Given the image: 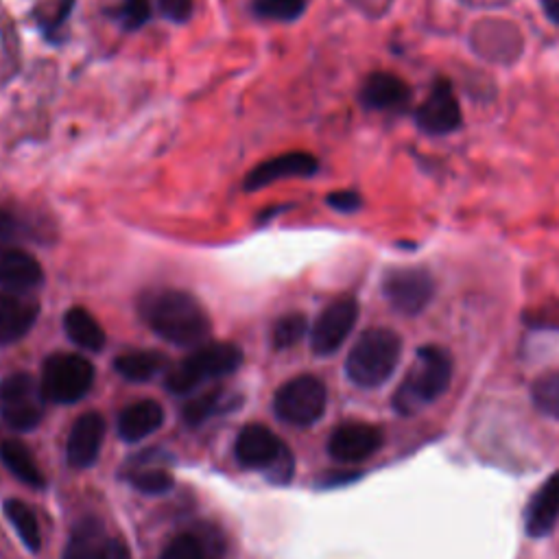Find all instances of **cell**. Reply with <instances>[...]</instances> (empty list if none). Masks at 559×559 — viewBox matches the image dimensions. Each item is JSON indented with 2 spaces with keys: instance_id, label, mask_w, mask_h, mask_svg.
<instances>
[{
  "instance_id": "1",
  "label": "cell",
  "mask_w": 559,
  "mask_h": 559,
  "mask_svg": "<svg viewBox=\"0 0 559 559\" xmlns=\"http://www.w3.org/2000/svg\"><path fill=\"white\" fill-rule=\"evenodd\" d=\"M138 311L160 339L180 348L204 346L212 330L204 304L180 289L147 291L140 297Z\"/></svg>"
},
{
  "instance_id": "2",
  "label": "cell",
  "mask_w": 559,
  "mask_h": 559,
  "mask_svg": "<svg viewBox=\"0 0 559 559\" xmlns=\"http://www.w3.org/2000/svg\"><path fill=\"white\" fill-rule=\"evenodd\" d=\"M453 383V359L439 346H424L394 394V409L400 415H415L442 398Z\"/></svg>"
},
{
  "instance_id": "3",
  "label": "cell",
  "mask_w": 559,
  "mask_h": 559,
  "mask_svg": "<svg viewBox=\"0 0 559 559\" xmlns=\"http://www.w3.org/2000/svg\"><path fill=\"white\" fill-rule=\"evenodd\" d=\"M402 339L389 328H370L356 339L348 359L346 374L356 387L376 389L385 385L398 370Z\"/></svg>"
},
{
  "instance_id": "4",
  "label": "cell",
  "mask_w": 559,
  "mask_h": 559,
  "mask_svg": "<svg viewBox=\"0 0 559 559\" xmlns=\"http://www.w3.org/2000/svg\"><path fill=\"white\" fill-rule=\"evenodd\" d=\"M243 365V350L234 343L214 341L204 343L195 352H190L182 363H177L166 374V387L173 394H188L208 380H217L234 374Z\"/></svg>"
},
{
  "instance_id": "5",
  "label": "cell",
  "mask_w": 559,
  "mask_h": 559,
  "mask_svg": "<svg viewBox=\"0 0 559 559\" xmlns=\"http://www.w3.org/2000/svg\"><path fill=\"white\" fill-rule=\"evenodd\" d=\"M94 383V367L79 354L57 352L42 365V396L53 404H75Z\"/></svg>"
},
{
  "instance_id": "6",
  "label": "cell",
  "mask_w": 559,
  "mask_h": 559,
  "mask_svg": "<svg viewBox=\"0 0 559 559\" xmlns=\"http://www.w3.org/2000/svg\"><path fill=\"white\" fill-rule=\"evenodd\" d=\"M326 404V385L317 376L304 374L291 378L278 389L276 398H273V411L282 422L304 428L313 426L326 413Z\"/></svg>"
},
{
  "instance_id": "7",
  "label": "cell",
  "mask_w": 559,
  "mask_h": 559,
  "mask_svg": "<svg viewBox=\"0 0 559 559\" xmlns=\"http://www.w3.org/2000/svg\"><path fill=\"white\" fill-rule=\"evenodd\" d=\"M42 389L29 374H11L0 383V418L14 431H31L42 420Z\"/></svg>"
},
{
  "instance_id": "8",
  "label": "cell",
  "mask_w": 559,
  "mask_h": 559,
  "mask_svg": "<svg viewBox=\"0 0 559 559\" xmlns=\"http://www.w3.org/2000/svg\"><path fill=\"white\" fill-rule=\"evenodd\" d=\"M383 295L400 315H420L435 295L433 276L422 267H398L387 271Z\"/></svg>"
},
{
  "instance_id": "9",
  "label": "cell",
  "mask_w": 559,
  "mask_h": 559,
  "mask_svg": "<svg viewBox=\"0 0 559 559\" xmlns=\"http://www.w3.org/2000/svg\"><path fill=\"white\" fill-rule=\"evenodd\" d=\"M356 319H359V304L354 297H339V300L328 304L311 330L313 352L317 356L335 354L350 337Z\"/></svg>"
},
{
  "instance_id": "10",
  "label": "cell",
  "mask_w": 559,
  "mask_h": 559,
  "mask_svg": "<svg viewBox=\"0 0 559 559\" xmlns=\"http://www.w3.org/2000/svg\"><path fill=\"white\" fill-rule=\"evenodd\" d=\"M383 431L367 422H346L337 426L328 439V455L339 463H361L383 448Z\"/></svg>"
},
{
  "instance_id": "11",
  "label": "cell",
  "mask_w": 559,
  "mask_h": 559,
  "mask_svg": "<svg viewBox=\"0 0 559 559\" xmlns=\"http://www.w3.org/2000/svg\"><path fill=\"white\" fill-rule=\"evenodd\" d=\"M287 448L289 446H284L280 437L269 431L267 426L249 424L239 433V437H236L234 455L245 468L269 472Z\"/></svg>"
},
{
  "instance_id": "12",
  "label": "cell",
  "mask_w": 559,
  "mask_h": 559,
  "mask_svg": "<svg viewBox=\"0 0 559 559\" xmlns=\"http://www.w3.org/2000/svg\"><path fill=\"white\" fill-rule=\"evenodd\" d=\"M418 125L422 132L433 136L450 134L461 125V107L448 81H435L418 110Z\"/></svg>"
},
{
  "instance_id": "13",
  "label": "cell",
  "mask_w": 559,
  "mask_h": 559,
  "mask_svg": "<svg viewBox=\"0 0 559 559\" xmlns=\"http://www.w3.org/2000/svg\"><path fill=\"white\" fill-rule=\"evenodd\" d=\"M40 315V302L29 293L0 291V346L25 339Z\"/></svg>"
},
{
  "instance_id": "14",
  "label": "cell",
  "mask_w": 559,
  "mask_h": 559,
  "mask_svg": "<svg viewBox=\"0 0 559 559\" xmlns=\"http://www.w3.org/2000/svg\"><path fill=\"white\" fill-rule=\"evenodd\" d=\"M64 559H129L125 544L110 538L99 520H83L75 527Z\"/></svg>"
},
{
  "instance_id": "15",
  "label": "cell",
  "mask_w": 559,
  "mask_h": 559,
  "mask_svg": "<svg viewBox=\"0 0 559 559\" xmlns=\"http://www.w3.org/2000/svg\"><path fill=\"white\" fill-rule=\"evenodd\" d=\"M319 169V162L315 156L306 151H291L282 153V156L271 158L263 164H258L256 169L245 177V190H260L267 188L278 180H287V177H311Z\"/></svg>"
},
{
  "instance_id": "16",
  "label": "cell",
  "mask_w": 559,
  "mask_h": 559,
  "mask_svg": "<svg viewBox=\"0 0 559 559\" xmlns=\"http://www.w3.org/2000/svg\"><path fill=\"white\" fill-rule=\"evenodd\" d=\"M105 437V420L99 413H83L70 428L66 457L77 470L90 468L97 463Z\"/></svg>"
},
{
  "instance_id": "17",
  "label": "cell",
  "mask_w": 559,
  "mask_h": 559,
  "mask_svg": "<svg viewBox=\"0 0 559 559\" xmlns=\"http://www.w3.org/2000/svg\"><path fill=\"white\" fill-rule=\"evenodd\" d=\"M44 280V269L38 258L18 247H0V287L3 291L29 293L40 287Z\"/></svg>"
},
{
  "instance_id": "18",
  "label": "cell",
  "mask_w": 559,
  "mask_h": 559,
  "mask_svg": "<svg viewBox=\"0 0 559 559\" xmlns=\"http://www.w3.org/2000/svg\"><path fill=\"white\" fill-rule=\"evenodd\" d=\"M411 99V90L400 77L391 73H374L361 88V103L376 112L402 110Z\"/></svg>"
},
{
  "instance_id": "19",
  "label": "cell",
  "mask_w": 559,
  "mask_h": 559,
  "mask_svg": "<svg viewBox=\"0 0 559 559\" xmlns=\"http://www.w3.org/2000/svg\"><path fill=\"white\" fill-rule=\"evenodd\" d=\"M559 520V472H555L549 481L540 485V490L533 494L527 507L525 525L531 538H544L549 535Z\"/></svg>"
},
{
  "instance_id": "20",
  "label": "cell",
  "mask_w": 559,
  "mask_h": 559,
  "mask_svg": "<svg viewBox=\"0 0 559 559\" xmlns=\"http://www.w3.org/2000/svg\"><path fill=\"white\" fill-rule=\"evenodd\" d=\"M164 422V411L156 400H140L127 407L118 418V435L125 442H140L158 431Z\"/></svg>"
},
{
  "instance_id": "21",
  "label": "cell",
  "mask_w": 559,
  "mask_h": 559,
  "mask_svg": "<svg viewBox=\"0 0 559 559\" xmlns=\"http://www.w3.org/2000/svg\"><path fill=\"white\" fill-rule=\"evenodd\" d=\"M64 330L68 339L88 352H101L105 348V332L86 308L73 306L64 315Z\"/></svg>"
},
{
  "instance_id": "22",
  "label": "cell",
  "mask_w": 559,
  "mask_h": 559,
  "mask_svg": "<svg viewBox=\"0 0 559 559\" xmlns=\"http://www.w3.org/2000/svg\"><path fill=\"white\" fill-rule=\"evenodd\" d=\"M164 367V354L153 350H132L116 356L114 361V370L125 380H132V383H147L153 376H158Z\"/></svg>"
},
{
  "instance_id": "23",
  "label": "cell",
  "mask_w": 559,
  "mask_h": 559,
  "mask_svg": "<svg viewBox=\"0 0 559 559\" xmlns=\"http://www.w3.org/2000/svg\"><path fill=\"white\" fill-rule=\"evenodd\" d=\"M0 459H3L11 474L22 483L35 487V490L44 487V474L40 472L38 463H35L31 450L22 442H18V439H5V442L0 444Z\"/></svg>"
},
{
  "instance_id": "24",
  "label": "cell",
  "mask_w": 559,
  "mask_h": 559,
  "mask_svg": "<svg viewBox=\"0 0 559 559\" xmlns=\"http://www.w3.org/2000/svg\"><path fill=\"white\" fill-rule=\"evenodd\" d=\"M234 407H239V398L223 389H210L206 394H201L186 404L182 411V418L188 426H199L214 418V415L225 413Z\"/></svg>"
},
{
  "instance_id": "25",
  "label": "cell",
  "mask_w": 559,
  "mask_h": 559,
  "mask_svg": "<svg viewBox=\"0 0 559 559\" xmlns=\"http://www.w3.org/2000/svg\"><path fill=\"white\" fill-rule=\"evenodd\" d=\"M5 514L11 520V525H14L16 533L20 535V540L25 542L27 549L40 551L42 535H40V525H38V518H35V514H33V509L22 501H7Z\"/></svg>"
},
{
  "instance_id": "26",
  "label": "cell",
  "mask_w": 559,
  "mask_h": 559,
  "mask_svg": "<svg viewBox=\"0 0 559 559\" xmlns=\"http://www.w3.org/2000/svg\"><path fill=\"white\" fill-rule=\"evenodd\" d=\"M531 398L535 409L549 415L553 420H559V370L544 372L533 380Z\"/></svg>"
},
{
  "instance_id": "27",
  "label": "cell",
  "mask_w": 559,
  "mask_h": 559,
  "mask_svg": "<svg viewBox=\"0 0 559 559\" xmlns=\"http://www.w3.org/2000/svg\"><path fill=\"white\" fill-rule=\"evenodd\" d=\"M308 330V321L302 313H289L280 317L271 330V343L276 350H289L297 346Z\"/></svg>"
},
{
  "instance_id": "28",
  "label": "cell",
  "mask_w": 559,
  "mask_h": 559,
  "mask_svg": "<svg viewBox=\"0 0 559 559\" xmlns=\"http://www.w3.org/2000/svg\"><path fill=\"white\" fill-rule=\"evenodd\" d=\"M132 483L142 494H164L173 487V474L164 468L145 466L132 474Z\"/></svg>"
},
{
  "instance_id": "29",
  "label": "cell",
  "mask_w": 559,
  "mask_h": 559,
  "mask_svg": "<svg viewBox=\"0 0 559 559\" xmlns=\"http://www.w3.org/2000/svg\"><path fill=\"white\" fill-rule=\"evenodd\" d=\"M160 559H208L206 542L199 535L182 533L166 544Z\"/></svg>"
},
{
  "instance_id": "30",
  "label": "cell",
  "mask_w": 559,
  "mask_h": 559,
  "mask_svg": "<svg viewBox=\"0 0 559 559\" xmlns=\"http://www.w3.org/2000/svg\"><path fill=\"white\" fill-rule=\"evenodd\" d=\"M306 0H256V11L260 16L273 20H295L304 14Z\"/></svg>"
},
{
  "instance_id": "31",
  "label": "cell",
  "mask_w": 559,
  "mask_h": 559,
  "mask_svg": "<svg viewBox=\"0 0 559 559\" xmlns=\"http://www.w3.org/2000/svg\"><path fill=\"white\" fill-rule=\"evenodd\" d=\"M151 18L149 0H125L118 7V20L125 29H140Z\"/></svg>"
},
{
  "instance_id": "32",
  "label": "cell",
  "mask_w": 559,
  "mask_h": 559,
  "mask_svg": "<svg viewBox=\"0 0 559 559\" xmlns=\"http://www.w3.org/2000/svg\"><path fill=\"white\" fill-rule=\"evenodd\" d=\"M158 5L166 18L182 25V22L193 16L195 0H158Z\"/></svg>"
},
{
  "instance_id": "33",
  "label": "cell",
  "mask_w": 559,
  "mask_h": 559,
  "mask_svg": "<svg viewBox=\"0 0 559 559\" xmlns=\"http://www.w3.org/2000/svg\"><path fill=\"white\" fill-rule=\"evenodd\" d=\"M328 201V206L330 208H335L337 212H354V210H359L361 208V197L354 193V190H337V193H330L326 197Z\"/></svg>"
},
{
  "instance_id": "34",
  "label": "cell",
  "mask_w": 559,
  "mask_h": 559,
  "mask_svg": "<svg viewBox=\"0 0 559 559\" xmlns=\"http://www.w3.org/2000/svg\"><path fill=\"white\" fill-rule=\"evenodd\" d=\"M20 221L9 210H0V245H9L20 239Z\"/></svg>"
},
{
  "instance_id": "35",
  "label": "cell",
  "mask_w": 559,
  "mask_h": 559,
  "mask_svg": "<svg viewBox=\"0 0 559 559\" xmlns=\"http://www.w3.org/2000/svg\"><path fill=\"white\" fill-rule=\"evenodd\" d=\"M544 11L546 16H549V20L559 25V0H544Z\"/></svg>"
}]
</instances>
